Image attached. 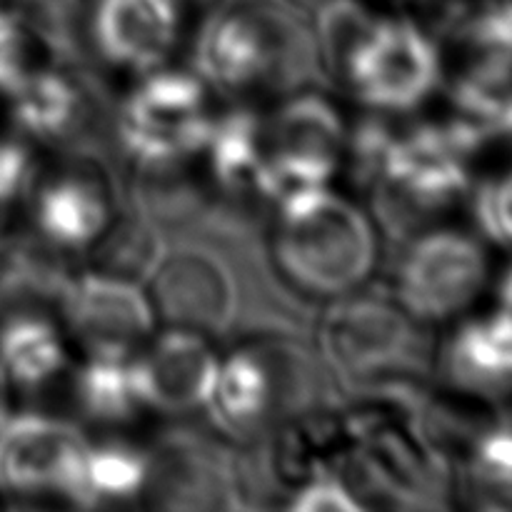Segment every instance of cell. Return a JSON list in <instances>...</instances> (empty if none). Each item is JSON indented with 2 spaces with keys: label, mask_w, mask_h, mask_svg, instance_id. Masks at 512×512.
<instances>
[{
  "label": "cell",
  "mask_w": 512,
  "mask_h": 512,
  "mask_svg": "<svg viewBox=\"0 0 512 512\" xmlns=\"http://www.w3.org/2000/svg\"><path fill=\"white\" fill-rule=\"evenodd\" d=\"M278 208L273 260L290 285L308 295L340 298L370 278L378 238L358 205L328 185L293 195Z\"/></svg>",
  "instance_id": "obj_1"
},
{
  "label": "cell",
  "mask_w": 512,
  "mask_h": 512,
  "mask_svg": "<svg viewBox=\"0 0 512 512\" xmlns=\"http://www.w3.org/2000/svg\"><path fill=\"white\" fill-rule=\"evenodd\" d=\"M348 128L340 110L318 93H298L260 118V198L283 203L305 190L328 188L343 168Z\"/></svg>",
  "instance_id": "obj_2"
},
{
  "label": "cell",
  "mask_w": 512,
  "mask_h": 512,
  "mask_svg": "<svg viewBox=\"0 0 512 512\" xmlns=\"http://www.w3.org/2000/svg\"><path fill=\"white\" fill-rule=\"evenodd\" d=\"M303 393V358L285 345L260 343L220 360L205 408L225 433L260 438L303 413Z\"/></svg>",
  "instance_id": "obj_3"
},
{
  "label": "cell",
  "mask_w": 512,
  "mask_h": 512,
  "mask_svg": "<svg viewBox=\"0 0 512 512\" xmlns=\"http://www.w3.org/2000/svg\"><path fill=\"white\" fill-rule=\"evenodd\" d=\"M208 93L195 75L153 70L120 110L125 153L145 165H168L203 153L213 128Z\"/></svg>",
  "instance_id": "obj_4"
},
{
  "label": "cell",
  "mask_w": 512,
  "mask_h": 512,
  "mask_svg": "<svg viewBox=\"0 0 512 512\" xmlns=\"http://www.w3.org/2000/svg\"><path fill=\"white\" fill-rule=\"evenodd\" d=\"M440 80V55L433 40L408 18L370 20L345 63L340 83L368 108L405 113L428 98Z\"/></svg>",
  "instance_id": "obj_5"
},
{
  "label": "cell",
  "mask_w": 512,
  "mask_h": 512,
  "mask_svg": "<svg viewBox=\"0 0 512 512\" xmlns=\"http://www.w3.org/2000/svg\"><path fill=\"white\" fill-rule=\"evenodd\" d=\"M298 58L295 30L270 5L225 8L200 38V68L230 93L278 85L293 73Z\"/></svg>",
  "instance_id": "obj_6"
},
{
  "label": "cell",
  "mask_w": 512,
  "mask_h": 512,
  "mask_svg": "<svg viewBox=\"0 0 512 512\" xmlns=\"http://www.w3.org/2000/svg\"><path fill=\"white\" fill-rule=\"evenodd\" d=\"M470 155V145L453 123L390 135L375 188L398 218L430 213L468 188Z\"/></svg>",
  "instance_id": "obj_7"
},
{
  "label": "cell",
  "mask_w": 512,
  "mask_h": 512,
  "mask_svg": "<svg viewBox=\"0 0 512 512\" xmlns=\"http://www.w3.org/2000/svg\"><path fill=\"white\" fill-rule=\"evenodd\" d=\"M58 305L70 338L88 358H135L158 325L143 285L93 270L70 278Z\"/></svg>",
  "instance_id": "obj_8"
},
{
  "label": "cell",
  "mask_w": 512,
  "mask_h": 512,
  "mask_svg": "<svg viewBox=\"0 0 512 512\" xmlns=\"http://www.w3.org/2000/svg\"><path fill=\"white\" fill-rule=\"evenodd\" d=\"M320 348L348 380H378L410 363L415 330L403 308L378 298H348L325 315Z\"/></svg>",
  "instance_id": "obj_9"
},
{
  "label": "cell",
  "mask_w": 512,
  "mask_h": 512,
  "mask_svg": "<svg viewBox=\"0 0 512 512\" xmlns=\"http://www.w3.org/2000/svg\"><path fill=\"white\" fill-rule=\"evenodd\" d=\"M485 283L475 240L440 230L415 240L398 270V303L415 320H445L473 303Z\"/></svg>",
  "instance_id": "obj_10"
},
{
  "label": "cell",
  "mask_w": 512,
  "mask_h": 512,
  "mask_svg": "<svg viewBox=\"0 0 512 512\" xmlns=\"http://www.w3.org/2000/svg\"><path fill=\"white\" fill-rule=\"evenodd\" d=\"M85 438L75 425L45 415L0 420V490L8 495H63L70 500Z\"/></svg>",
  "instance_id": "obj_11"
},
{
  "label": "cell",
  "mask_w": 512,
  "mask_h": 512,
  "mask_svg": "<svg viewBox=\"0 0 512 512\" xmlns=\"http://www.w3.org/2000/svg\"><path fill=\"white\" fill-rule=\"evenodd\" d=\"M148 298L158 323L210 335L228 328L235 315V285L213 255L185 250L165 255L148 278Z\"/></svg>",
  "instance_id": "obj_12"
},
{
  "label": "cell",
  "mask_w": 512,
  "mask_h": 512,
  "mask_svg": "<svg viewBox=\"0 0 512 512\" xmlns=\"http://www.w3.org/2000/svg\"><path fill=\"white\" fill-rule=\"evenodd\" d=\"M145 408L158 413H193L205 408L220 358L205 335L165 328L133 358Z\"/></svg>",
  "instance_id": "obj_13"
},
{
  "label": "cell",
  "mask_w": 512,
  "mask_h": 512,
  "mask_svg": "<svg viewBox=\"0 0 512 512\" xmlns=\"http://www.w3.org/2000/svg\"><path fill=\"white\" fill-rule=\"evenodd\" d=\"M93 38L108 63L133 73H153L183 38L175 0H98Z\"/></svg>",
  "instance_id": "obj_14"
},
{
  "label": "cell",
  "mask_w": 512,
  "mask_h": 512,
  "mask_svg": "<svg viewBox=\"0 0 512 512\" xmlns=\"http://www.w3.org/2000/svg\"><path fill=\"white\" fill-rule=\"evenodd\" d=\"M33 213L45 243L60 250H88L115 210L103 178L80 168L48 180L35 195Z\"/></svg>",
  "instance_id": "obj_15"
},
{
  "label": "cell",
  "mask_w": 512,
  "mask_h": 512,
  "mask_svg": "<svg viewBox=\"0 0 512 512\" xmlns=\"http://www.w3.org/2000/svg\"><path fill=\"white\" fill-rule=\"evenodd\" d=\"M448 375L458 388L478 395L512 390V315L498 313L465 325L448 348Z\"/></svg>",
  "instance_id": "obj_16"
},
{
  "label": "cell",
  "mask_w": 512,
  "mask_h": 512,
  "mask_svg": "<svg viewBox=\"0 0 512 512\" xmlns=\"http://www.w3.org/2000/svg\"><path fill=\"white\" fill-rule=\"evenodd\" d=\"M8 95L15 123L33 138H65L83 118V93L68 75L58 70H25Z\"/></svg>",
  "instance_id": "obj_17"
},
{
  "label": "cell",
  "mask_w": 512,
  "mask_h": 512,
  "mask_svg": "<svg viewBox=\"0 0 512 512\" xmlns=\"http://www.w3.org/2000/svg\"><path fill=\"white\" fill-rule=\"evenodd\" d=\"M68 280L58 260L30 240L0 245V320L58 305Z\"/></svg>",
  "instance_id": "obj_18"
},
{
  "label": "cell",
  "mask_w": 512,
  "mask_h": 512,
  "mask_svg": "<svg viewBox=\"0 0 512 512\" xmlns=\"http://www.w3.org/2000/svg\"><path fill=\"white\" fill-rule=\"evenodd\" d=\"M65 365L63 338L43 315H15L0 328V383L38 390Z\"/></svg>",
  "instance_id": "obj_19"
},
{
  "label": "cell",
  "mask_w": 512,
  "mask_h": 512,
  "mask_svg": "<svg viewBox=\"0 0 512 512\" xmlns=\"http://www.w3.org/2000/svg\"><path fill=\"white\" fill-rule=\"evenodd\" d=\"M210 173L220 190L235 195H258L263 145H260V118L248 110H235L213 120L205 140Z\"/></svg>",
  "instance_id": "obj_20"
},
{
  "label": "cell",
  "mask_w": 512,
  "mask_h": 512,
  "mask_svg": "<svg viewBox=\"0 0 512 512\" xmlns=\"http://www.w3.org/2000/svg\"><path fill=\"white\" fill-rule=\"evenodd\" d=\"M148 455L128 445L85 448L75 478L70 503L78 508H98L100 503H120L145 493Z\"/></svg>",
  "instance_id": "obj_21"
},
{
  "label": "cell",
  "mask_w": 512,
  "mask_h": 512,
  "mask_svg": "<svg viewBox=\"0 0 512 512\" xmlns=\"http://www.w3.org/2000/svg\"><path fill=\"white\" fill-rule=\"evenodd\" d=\"M88 250H93L90 253L93 273L123 278L138 285L148 283L160 260L165 258L158 230L135 215H125V218L113 215L108 228Z\"/></svg>",
  "instance_id": "obj_22"
},
{
  "label": "cell",
  "mask_w": 512,
  "mask_h": 512,
  "mask_svg": "<svg viewBox=\"0 0 512 512\" xmlns=\"http://www.w3.org/2000/svg\"><path fill=\"white\" fill-rule=\"evenodd\" d=\"M75 395L88 418L125 423L145 410L133 358H88L75 380Z\"/></svg>",
  "instance_id": "obj_23"
},
{
  "label": "cell",
  "mask_w": 512,
  "mask_h": 512,
  "mask_svg": "<svg viewBox=\"0 0 512 512\" xmlns=\"http://www.w3.org/2000/svg\"><path fill=\"white\" fill-rule=\"evenodd\" d=\"M463 490L475 508L512 510V433H483L465 458Z\"/></svg>",
  "instance_id": "obj_24"
},
{
  "label": "cell",
  "mask_w": 512,
  "mask_h": 512,
  "mask_svg": "<svg viewBox=\"0 0 512 512\" xmlns=\"http://www.w3.org/2000/svg\"><path fill=\"white\" fill-rule=\"evenodd\" d=\"M373 15L358 0H328L318 8L320 58L333 78L343 80L345 63Z\"/></svg>",
  "instance_id": "obj_25"
},
{
  "label": "cell",
  "mask_w": 512,
  "mask_h": 512,
  "mask_svg": "<svg viewBox=\"0 0 512 512\" xmlns=\"http://www.w3.org/2000/svg\"><path fill=\"white\" fill-rule=\"evenodd\" d=\"M288 508L293 512H358L363 505L338 473H323L300 485L290 495Z\"/></svg>",
  "instance_id": "obj_26"
},
{
  "label": "cell",
  "mask_w": 512,
  "mask_h": 512,
  "mask_svg": "<svg viewBox=\"0 0 512 512\" xmlns=\"http://www.w3.org/2000/svg\"><path fill=\"white\" fill-rule=\"evenodd\" d=\"M475 215L485 235L498 243H512V175L480 188Z\"/></svg>",
  "instance_id": "obj_27"
},
{
  "label": "cell",
  "mask_w": 512,
  "mask_h": 512,
  "mask_svg": "<svg viewBox=\"0 0 512 512\" xmlns=\"http://www.w3.org/2000/svg\"><path fill=\"white\" fill-rule=\"evenodd\" d=\"M25 70V25L0 5V93L8 95Z\"/></svg>",
  "instance_id": "obj_28"
},
{
  "label": "cell",
  "mask_w": 512,
  "mask_h": 512,
  "mask_svg": "<svg viewBox=\"0 0 512 512\" xmlns=\"http://www.w3.org/2000/svg\"><path fill=\"white\" fill-rule=\"evenodd\" d=\"M33 155L25 145L0 140V205L23 198L33 183Z\"/></svg>",
  "instance_id": "obj_29"
},
{
  "label": "cell",
  "mask_w": 512,
  "mask_h": 512,
  "mask_svg": "<svg viewBox=\"0 0 512 512\" xmlns=\"http://www.w3.org/2000/svg\"><path fill=\"white\" fill-rule=\"evenodd\" d=\"M178 13L183 18V28H208L215 18L225 10V0H175Z\"/></svg>",
  "instance_id": "obj_30"
},
{
  "label": "cell",
  "mask_w": 512,
  "mask_h": 512,
  "mask_svg": "<svg viewBox=\"0 0 512 512\" xmlns=\"http://www.w3.org/2000/svg\"><path fill=\"white\" fill-rule=\"evenodd\" d=\"M500 300H503V310L512 315V270L508 273V278L503 280V288H500Z\"/></svg>",
  "instance_id": "obj_31"
},
{
  "label": "cell",
  "mask_w": 512,
  "mask_h": 512,
  "mask_svg": "<svg viewBox=\"0 0 512 512\" xmlns=\"http://www.w3.org/2000/svg\"><path fill=\"white\" fill-rule=\"evenodd\" d=\"M290 5H295V8H305V10H313V8H320L323 3H328V0H288Z\"/></svg>",
  "instance_id": "obj_32"
},
{
  "label": "cell",
  "mask_w": 512,
  "mask_h": 512,
  "mask_svg": "<svg viewBox=\"0 0 512 512\" xmlns=\"http://www.w3.org/2000/svg\"><path fill=\"white\" fill-rule=\"evenodd\" d=\"M5 418V403H3V390H0V420Z\"/></svg>",
  "instance_id": "obj_33"
}]
</instances>
